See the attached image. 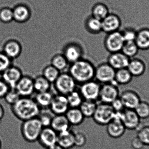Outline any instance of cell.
Masks as SVG:
<instances>
[{
    "label": "cell",
    "mask_w": 149,
    "mask_h": 149,
    "mask_svg": "<svg viewBox=\"0 0 149 149\" xmlns=\"http://www.w3.org/2000/svg\"><path fill=\"white\" fill-rule=\"evenodd\" d=\"M10 109L14 116L22 121L38 117L41 110L31 97H21L16 103L10 106Z\"/></svg>",
    "instance_id": "cell-1"
},
{
    "label": "cell",
    "mask_w": 149,
    "mask_h": 149,
    "mask_svg": "<svg viewBox=\"0 0 149 149\" xmlns=\"http://www.w3.org/2000/svg\"><path fill=\"white\" fill-rule=\"evenodd\" d=\"M95 69V66L92 62L82 58L71 64L69 67V73L76 83L81 85L93 80Z\"/></svg>",
    "instance_id": "cell-2"
},
{
    "label": "cell",
    "mask_w": 149,
    "mask_h": 149,
    "mask_svg": "<svg viewBox=\"0 0 149 149\" xmlns=\"http://www.w3.org/2000/svg\"><path fill=\"white\" fill-rule=\"evenodd\" d=\"M43 128L39 119L36 117L22 121L20 129L24 140L32 143L37 141Z\"/></svg>",
    "instance_id": "cell-3"
},
{
    "label": "cell",
    "mask_w": 149,
    "mask_h": 149,
    "mask_svg": "<svg viewBox=\"0 0 149 149\" xmlns=\"http://www.w3.org/2000/svg\"><path fill=\"white\" fill-rule=\"evenodd\" d=\"M116 113L111 104L102 103L97 104L95 112L93 115L94 121L100 126H107L113 120Z\"/></svg>",
    "instance_id": "cell-4"
},
{
    "label": "cell",
    "mask_w": 149,
    "mask_h": 149,
    "mask_svg": "<svg viewBox=\"0 0 149 149\" xmlns=\"http://www.w3.org/2000/svg\"><path fill=\"white\" fill-rule=\"evenodd\" d=\"M53 84L58 94L67 96L75 90L77 83L69 73L62 72Z\"/></svg>",
    "instance_id": "cell-5"
},
{
    "label": "cell",
    "mask_w": 149,
    "mask_h": 149,
    "mask_svg": "<svg viewBox=\"0 0 149 149\" xmlns=\"http://www.w3.org/2000/svg\"><path fill=\"white\" fill-rule=\"evenodd\" d=\"M120 94L118 85L114 80L101 86L99 99L102 103L111 104L119 98Z\"/></svg>",
    "instance_id": "cell-6"
},
{
    "label": "cell",
    "mask_w": 149,
    "mask_h": 149,
    "mask_svg": "<svg viewBox=\"0 0 149 149\" xmlns=\"http://www.w3.org/2000/svg\"><path fill=\"white\" fill-rule=\"evenodd\" d=\"M117 113L126 129L137 130L141 126V119L134 109L125 108L122 112Z\"/></svg>",
    "instance_id": "cell-7"
},
{
    "label": "cell",
    "mask_w": 149,
    "mask_h": 149,
    "mask_svg": "<svg viewBox=\"0 0 149 149\" xmlns=\"http://www.w3.org/2000/svg\"><path fill=\"white\" fill-rule=\"evenodd\" d=\"M124 41L120 31L107 34L104 40L105 49L109 53L121 51Z\"/></svg>",
    "instance_id": "cell-8"
},
{
    "label": "cell",
    "mask_w": 149,
    "mask_h": 149,
    "mask_svg": "<svg viewBox=\"0 0 149 149\" xmlns=\"http://www.w3.org/2000/svg\"><path fill=\"white\" fill-rule=\"evenodd\" d=\"M116 70L107 62L102 63L95 67V78L102 84L111 83L114 80Z\"/></svg>",
    "instance_id": "cell-9"
},
{
    "label": "cell",
    "mask_w": 149,
    "mask_h": 149,
    "mask_svg": "<svg viewBox=\"0 0 149 149\" xmlns=\"http://www.w3.org/2000/svg\"><path fill=\"white\" fill-rule=\"evenodd\" d=\"M79 92L85 100L95 101L99 99L101 86L93 80L81 84Z\"/></svg>",
    "instance_id": "cell-10"
},
{
    "label": "cell",
    "mask_w": 149,
    "mask_h": 149,
    "mask_svg": "<svg viewBox=\"0 0 149 149\" xmlns=\"http://www.w3.org/2000/svg\"><path fill=\"white\" fill-rule=\"evenodd\" d=\"M62 53L69 63L71 64L82 58L84 50L79 44L75 42H71L64 47Z\"/></svg>",
    "instance_id": "cell-11"
},
{
    "label": "cell",
    "mask_w": 149,
    "mask_h": 149,
    "mask_svg": "<svg viewBox=\"0 0 149 149\" xmlns=\"http://www.w3.org/2000/svg\"><path fill=\"white\" fill-rule=\"evenodd\" d=\"M122 25L121 18L116 13H109L102 21V31L106 34L120 31Z\"/></svg>",
    "instance_id": "cell-12"
},
{
    "label": "cell",
    "mask_w": 149,
    "mask_h": 149,
    "mask_svg": "<svg viewBox=\"0 0 149 149\" xmlns=\"http://www.w3.org/2000/svg\"><path fill=\"white\" fill-rule=\"evenodd\" d=\"M15 89L21 97H30L35 91L34 79L29 76H23Z\"/></svg>",
    "instance_id": "cell-13"
},
{
    "label": "cell",
    "mask_w": 149,
    "mask_h": 149,
    "mask_svg": "<svg viewBox=\"0 0 149 149\" xmlns=\"http://www.w3.org/2000/svg\"><path fill=\"white\" fill-rule=\"evenodd\" d=\"M119 98L124 107L134 109L141 102V97L137 92L132 89H127L120 94Z\"/></svg>",
    "instance_id": "cell-14"
},
{
    "label": "cell",
    "mask_w": 149,
    "mask_h": 149,
    "mask_svg": "<svg viewBox=\"0 0 149 149\" xmlns=\"http://www.w3.org/2000/svg\"><path fill=\"white\" fill-rule=\"evenodd\" d=\"M69 108L66 96L58 94L53 96L49 109L55 115H65Z\"/></svg>",
    "instance_id": "cell-15"
},
{
    "label": "cell",
    "mask_w": 149,
    "mask_h": 149,
    "mask_svg": "<svg viewBox=\"0 0 149 149\" xmlns=\"http://www.w3.org/2000/svg\"><path fill=\"white\" fill-rule=\"evenodd\" d=\"M1 79L10 88H15L23 75L22 70L17 66L11 65L1 74Z\"/></svg>",
    "instance_id": "cell-16"
},
{
    "label": "cell",
    "mask_w": 149,
    "mask_h": 149,
    "mask_svg": "<svg viewBox=\"0 0 149 149\" xmlns=\"http://www.w3.org/2000/svg\"><path fill=\"white\" fill-rule=\"evenodd\" d=\"M126 130V128L122 122L117 113H116L113 120L107 125V132L108 135L113 139L120 138L125 134Z\"/></svg>",
    "instance_id": "cell-17"
},
{
    "label": "cell",
    "mask_w": 149,
    "mask_h": 149,
    "mask_svg": "<svg viewBox=\"0 0 149 149\" xmlns=\"http://www.w3.org/2000/svg\"><path fill=\"white\" fill-rule=\"evenodd\" d=\"M57 136L58 133L50 127H43L38 141L42 147L47 149L57 143Z\"/></svg>",
    "instance_id": "cell-18"
},
{
    "label": "cell",
    "mask_w": 149,
    "mask_h": 149,
    "mask_svg": "<svg viewBox=\"0 0 149 149\" xmlns=\"http://www.w3.org/2000/svg\"><path fill=\"white\" fill-rule=\"evenodd\" d=\"M14 21L19 23L28 22L31 16V10L25 3H18L12 8Z\"/></svg>",
    "instance_id": "cell-19"
},
{
    "label": "cell",
    "mask_w": 149,
    "mask_h": 149,
    "mask_svg": "<svg viewBox=\"0 0 149 149\" xmlns=\"http://www.w3.org/2000/svg\"><path fill=\"white\" fill-rule=\"evenodd\" d=\"M147 68V64L144 59L137 56L130 59L127 67L133 77L142 76L146 72Z\"/></svg>",
    "instance_id": "cell-20"
},
{
    "label": "cell",
    "mask_w": 149,
    "mask_h": 149,
    "mask_svg": "<svg viewBox=\"0 0 149 149\" xmlns=\"http://www.w3.org/2000/svg\"><path fill=\"white\" fill-rule=\"evenodd\" d=\"M130 59L121 51L110 53L107 62L116 71L127 68Z\"/></svg>",
    "instance_id": "cell-21"
},
{
    "label": "cell",
    "mask_w": 149,
    "mask_h": 149,
    "mask_svg": "<svg viewBox=\"0 0 149 149\" xmlns=\"http://www.w3.org/2000/svg\"><path fill=\"white\" fill-rule=\"evenodd\" d=\"M22 50V47L19 41L15 39H10L4 43L3 52L13 60L21 55Z\"/></svg>",
    "instance_id": "cell-22"
},
{
    "label": "cell",
    "mask_w": 149,
    "mask_h": 149,
    "mask_svg": "<svg viewBox=\"0 0 149 149\" xmlns=\"http://www.w3.org/2000/svg\"><path fill=\"white\" fill-rule=\"evenodd\" d=\"M140 50H149V27L142 26L137 29L134 40Z\"/></svg>",
    "instance_id": "cell-23"
},
{
    "label": "cell",
    "mask_w": 149,
    "mask_h": 149,
    "mask_svg": "<svg viewBox=\"0 0 149 149\" xmlns=\"http://www.w3.org/2000/svg\"><path fill=\"white\" fill-rule=\"evenodd\" d=\"M57 143L64 149H71L74 145V132L70 129L58 134Z\"/></svg>",
    "instance_id": "cell-24"
},
{
    "label": "cell",
    "mask_w": 149,
    "mask_h": 149,
    "mask_svg": "<svg viewBox=\"0 0 149 149\" xmlns=\"http://www.w3.org/2000/svg\"><path fill=\"white\" fill-rule=\"evenodd\" d=\"M70 126L65 114L54 115L50 125L51 127L58 134L70 129Z\"/></svg>",
    "instance_id": "cell-25"
},
{
    "label": "cell",
    "mask_w": 149,
    "mask_h": 149,
    "mask_svg": "<svg viewBox=\"0 0 149 149\" xmlns=\"http://www.w3.org/2000/svg\"><path fill=\"white\" fill-rule=\"evenodd\" d=\"M65 115L70 125L74 126L82 124L85 118L79 108H70Z\"/></svg>",
    "instance_id": "cell-26"
},
{
    "label": "cell",
    "mask_w": 149,
    "mask_h": 149,
    "mask_svg": "<svg viewBox=\"0 0 149 149\" xmlns=\"http://www.w3.org/2000/svg\"><path fill=\"white\" fill-rule=\"evenodd\" d=\"M91 15L99 20L102 21L109 13L108 5L103 3H95L91 8Z\"/></svg>",
    "instance_id": "cell-27"
},
{
    "label": "cell",
    "mask_w": 149,
    "mask_h": 149,
    "mask_svg": "<svg viewBox=\"0 0 149 149\" xmlns=\"http://www.w3.org/2000/svg\"><path fill=\"white\" fill-rule=\"evenodd\" d=\"M85 27L88 32L91 34H99L102 31V21L90 15L85 21Z\"/></svg>",
    "instance_id": "cell-28"
},
{
    "label": "cell",
    "mask_w": 149,
    "mask_h": 149,
    "mask_svg": "<svg viewBox=\"0 0 149 149\" xmlns=\"http://www.w3.org/2000/svg\"><path fill=\"white\" fill-rule=\"evenodd\" d=\"M133 78V76L127 68L116 71L114 81L118 85L129 84L132 81Z\"/></svg>",
    "instance_id": "cell-29"
},
{
    "label": "cell",
    "mask_w": 149,
    "mask_h": 149,
    "mask_svg": "<svg viewBox=\"0 0 149 149\" xmlns=\"http://www.w3.org/2000/svg\"><path fill=\"white\" fill-rule=\"evenodd\" d=\"M70 63L63 53H57L53 56L51 59V64L60 72L64 71L68 68Z\"/></svg>",
    "instance_id": "cell-30"
},
{
    "label": "cell",
    "mask_w": 149,
    "mask_h": 149,
    "mask_svg": "<svg viewBox=\"0 0 149 149\" xmlns=\"http://www.w3.org/2000/svg\"><path fill=\"white\" fill-rule=\"evenodd\" d=\"M53 96L49 91L37 93L34 100L39 107L47 108H49Z\"/></svg>",
    "instance_id": "cell-31"
},
{
    "label": "cell",
    "mask_w": 149,
    "mask_h": 149,
    "mask_svg": "<svg viewBox=\"0 0 149 149\" xmlns=\"http://www.w3.org/2000/svg\"><path fill=\"white\" fill-rule=\"evenodd\" d=\"M97 105L95 101L84 100L79 108L85 118H92L95 112Z\"/></svg>",
    "instance_id": "cell-32"
},
{
    "label": "cell",
    "mask_w": 149,
    "mask_h": 149,
    "mask_svg": "<svg viewBox=\"0 0 149 149\" xmlns=\"http://www.w3.org/2000/svg\"><path fill=\"white\" fill-rule=\"evenodd\" d=\"M51 83L42 75H38L34 79V86L35 92L37 93L48 92Z\"/></svg>",
    "instance_id": "cell-33"
},
{
    "label": "cell",
    "mask_w": 149,
    "mask_h": 149,
    "mask_svg": "<svg viewBox=\"0 0 149 149\" xmlns=\"http://www.w3.org/2000/svg\"><path fill=\"white\" fill-rule=\"evenodd\" d=\"M140 49L134 41H125L121 51L130 59L137 56Z\"/></svg>",
    "instance_id": "cell-34"
},
{
    "label": "cell",
    "mask_w": 149,
    "mask_h": 149,
    "mask_svg": "<svg viewBox=\"0 0 149 149\" xmlns=\"http://www.w3.org/2000/svg\"><path fill=\"white\" fill-rule=\"evenodd\" d=\"M60 73L61 72L56 68L50 64L44 68L42 75L52 84L55 82Z\"/></svg>",
    "instance_id": "cell-35"
},
{
    "label": "cell",
    "mask_w": 149,
    "mask_h": 149,
    "mask_svg": "<svg viewBox=\"0 0 149 149\" xmlns=\"http://www.w3.org/2000/svg\"><path fill=\"white\" fill-rule=\"evenodd\" d=\"M70 108H79L84 100L79 91L74 90L66 96Z\"/></svg>",
    "instance_id": "cell-36"
},
{
    "label": "cell",
    "mask_w": 149,
    "mask_h": 149,
    "mask_svg": "<svg viewBox=\"0 0 149 149\" xmlns=\"http://www.w3.org/2000/svg\"><path fill=\"white\" fill-rule=\"evenodd\" d=\"M137 29L135 27L131 25H126L121 29L120 32L125 41H134L136 36Z\"/></svg>",
    "instance_id": "cell-37"
},
{
    "label": "cell",
    "mask_w": 149,
    "mask_h": 149,
    "mask_svg": "<svg viewBox=\"0 0 149 149\" xmlns=\"http://www.w3.org/2000/svg\"><path fill=\"white\" fill-rule=\"evenodd\" d=\"M43 111L40 110L39 115L38 118L39 119L43 127H50L51 123L54 114L50 111H48L47 108H43Z\"/></svg>",
    "instance_id": "cell-38"
},
{
    "label": "cell",
    "mask_w": 149,
    "mask_h": 149,
    "mask_svg": "<svg viewBox=\"0 0 149 149\" xmlns=\"http://www.w3.org/2000/svg\"><path fill=\"white\" fill-rule=\"evenodd\" d=\"M134 110L141 119L149 118V103L148 101H141Z\"/></svg>",
    "instance_id": "cell-39"
},
{
    "label": "cell",
    "mask_w": 149,
    "mask_h": 149,
    "mask_svg": "<svg viewBox=\"0 0 149 149\" xmlns=\"http://www.w3.org/2000/svg\"><path fill=\"white\" fill-rule=\"evenodd\" d=\"M14 21L12 8L5 7L0 9V21L3 23H9Z\"/></svg>",
    "instance_id": "cell-40"
},
{
    "label": "cell",
    "mask_w": 149,
    "mask_h": 149,
    "mask_svg": "<svg viewBox=\"0 0 149 149\" xmlns=\"http://www.w3.org/2000/svg\"><path fill=\"white\" fill-rule=\"evenodd\" d=\"M137 130V137L145 146H149V125H141Z\"/></svg>",
    "instance_id": "cell-41"
},
{
    "label": "cell",
    "mask_w": 149,
    "mask_h": 149,
    "mask_svg": "<svg viewBox=\"0 0 149 149\" xmlns=\"http://www.w3.org/2000/svg\"><path fill=\"white\" fill-rule=\"evenodd\" d=\"M74 145L79 148L84 147L87 142V136L83 131H77L74 132Z\"/></svg>",
    "instance_id": "cell-42"
},
{
    "label": "cell",
    "mask_w": 149,
    "mask_h": 149,
    "mask_svg": "<svg viewBox=\"0 0 149 149\" xmlns=\"http://www.w3.org/2000/svg\"><path fill=\"white\" fill-rule=\"evenodd\" d=\"M20 98L21 97L15 88H10L3 99L7 104L12 106L16 103Z\"/></svg>",
    "instance_id": "cell-43"
},
{
    "label": "cell",
    "mask_w": 149,
    "mask_h": 149,
    "mask_svg": "<svg viewBox=\"0 0 149 149\" xmlns=\"http://www.w3.org/2000/svg\"><path fill=\"white\" fill-rule=\"evenodd\" d=\"M12 60L4 54L0 52V74H1L12 65Z\"/></svg>",
    "instance_id": "cell-44"
},
{
    "label": "cell",
    "mask_w": 149,
    "mask_h": 149,
    "mask_svg": "<svg viewBox=\"0 0 149 149\" xmlns=\"http://www.w3.org/2000/svg\"><path fill=\"white\" fill-rule=\"evenodd\" d=\"M111 105L116 113H121L125 108L121 101L119 98L113 101L111 103Z\"/></svg>",
    "instance_id": "cell-45"
},
{
    "label": "cell",
    "mask_w": 149,
    "mask_h": 149,
    "mask_svg": "<svg viewBox=\"0 0 149 149\" xmlns=\"http://www.w3.org/2000/svg\"><path fill=\"white\" fill-rule=\"evenodd\" d=\"M10 89L8 85L1 78L0 79V99H3Z\"/></svg>",
    "instance_id": "cell-46"
},
{
    "label": "cell",
    "mask_w": 149,
    "mask_h": 149,
    "mask_svg": "<svg viewBox=\"0 0 149 149\" xmlns=\"http://www.w3.org/2000/svg\"><path fill=\"white\" fill-rule=\"evenodd\" d=\"M131 145L134 149H143L145 146L143 143L137 136L132 139Z\"/></svg>",
    "instance_id": "cell-47"
},
{
    "label": "cell",
    "mask_w": 149,
    "mask_h": 149,
    "mask_svg": "<svg viewBox=\"0 0 149 149\" xmlns=\"http://www.w3.org/2000/svg\"><path fill=\"white\" fill-rule=\"evenodd\" d=\"M4 115H5V110L3 106L1 103H0V123L1 122Z\"/></svg>",
    "instance_id": "cell-48"
},
{
    "label": "cell",
    "mask_w": 149,
    "mask_h": 149,
    "mask_svg": "<svg viewBox=\"0 0 149 149\" xmlns=\"http://www.w3.org/2000/svg\"><path fill=\"white\" fill-rule=\"evenodd\" d=\"M47 149H64L62 147L58 145L57 143H56L55 145H53V146H51V147H49Z\"/></svg>",
    "instance_id": "cell-49"
},
{
    "label": "cell",
    "mask_w": 149,
    "mask_h": 149,
    "mask_svg": "<svg viewBox=\"0 0 149 149\" xmlns=\"http://www.w3.org/2000/svg\"><path fill=\"white\" fill-rule=\"evenodd\" d=\"M2 146V142L1 139L0 138V149H1Z\"/></svg>",
    "instance_id": "cell-50"
}]
</instances>
